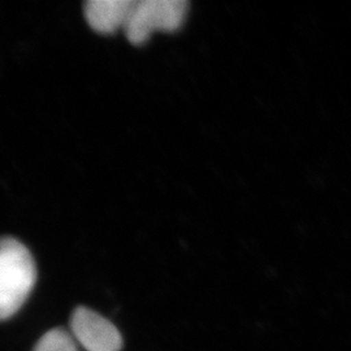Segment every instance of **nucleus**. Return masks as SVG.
<instances>
[{"instance_id":"obj_1","label":"nucleus","mask_w":351,"mask_h":351,"mask_svg":"<svg viewBox=\"0 0 351 351\" xmlns=\"http://www.w3.org/2000/svg\"><path fill=\"white\" fill-rule=\"evenodd\" d=\"M36 281V262L25 245L12 237L0 239V320L23 307Z\"/></svg>"},{"instance_id":"obj_2","label":"nucleus","mask_w":351,"mask_h":351,"mask_svg":"<svg viewBox=\"0 0 351 351\" xmlns=\"http://www.w3.org/2000/svg\"><path fill=\"white\" fill-rule=\"evenodd\" d=\"M186 12L188 1L185 0H136L124 34L132 45L141 46L155 32L177 30Z\"/></svg>"},{"instance_id":"obj_3","label":"nucleus","mask_w":351,"mask_h":351,"mask_svg":"<svg viewBox=\"0 0 351 351\" xmlns=\"http://www.w3.org/2000/svg\"><path fill=\"white\" fill-rule=\"evenodd\" d=\"M71 333L88 351H120L123 337L117 328L88 307L75 308L71 317Z\"/></svg>"},{"instance_id":"obj_4","label":"nucleus","mask_w":351,"mask_h":351,"mask_svg":"<svg viewBox=\"0 0 351 351\" xmlns=\"http://www.w3.org/2000/svg\"><path fill=\"white\" fill-rule=\"evenodd\" d=\"M136 0H88L84 13L88 25L101 34H113L125 29Z\"/></svg>"},{"instance_id":"obj_5","label":"nucleus","mask_w":351,"mask_h":351,"mask_svg":"<svg viewBox=\"0 0 351 351\" xmlns=\"http://www.w3.org/2000/svg\"><path fill=\"white\" fill-rule=\"evenodd\" d=\"M33 351H78L72 333L56 328L45 333Z\"/></svg>"}]
</instances>
